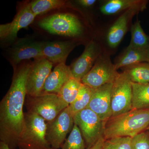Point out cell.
I'll use <instances>...</instances> for the list:
<instances>
[{
	"mask_svg": "<svg viewBox=\"0 0 149 149\" xmlns=\"http://www.w3.org/2000/svg\"><path fill=\"white\" fill-rule=\"evenodd\" d=\"M29 4L24 6L10 23L0 25V37L5 42H11L16 39L20 29L26 28L32 23L36 17Z\"/></svg>",
	"mask_w": 149,
	"mask_h": 149,
	"instance_id": "obj_12",
	"label": "cell"
},
{
	"mask_svg": "<svg viewBox=\"0 0 149 149\" xmlns=\"http://www.w3.org/2000/svg\"><path fill=\"white\" fill-rule=\"evenodd\" d=\"M148 1L141 0H110L100 8L101 12L106 15H111L130 9H139L142 11L146 9Z\"/></svg>",
	"mask_w": 149,
	"mask_h": 149,
	"instance_id": "obj_18",
	"label": "cell"
},
{
	"mask_svg": "<svg viewBox=\"0 0 149 149\" xmlns=\"http://www.w3.org/2000/svg\"><path fill=\"white\" fill-rule=\"evenodd\" d=\"M133 109H149V84H140L132 82Z\"/></svg>",
	"mask_w": 149,
	"mask_h": 149,
	"instance_id": "obj_20",
	"label": "cell"
},
{
	"mask_svg": "<svg viewBox=\"0 0 149 149\" xmlns=\"http://www.w3.org/2000/svg\"><path fill=\"white\" fill-rule=\"evenodd\" d=\"M142 11L139 9H130L119 17L109 30L107 41L111 48H114L118 45L128 29V22L133 15Z\"/></svg>",
	"mask_w": 149,
	"mask_h": 149,
	"instance_id": "obj_16",
	"label": "cell"
},
{
	"mask_svg": "<svg viewBox=\"0 0 149 149\" xmlns=\"http://www.w3.org/2000/svg\"><path fill=\"white\" fill-rule=\"evenodd\" d=\"M31 65L25 64L14 72L7 93L0 102V142L16 149L24 122L23 106L27 96V77Z\"/></svg>",
	"mask_w": 149,
	"mask_h": 149,
	"instance_id": "obj_1",
	"label": "cell"
},
{
	"mask_svg": "<svg viewBox=\"0 0 149 149\" xmlns=\"http://www.w3.org/2000/svg\"><path fill=\"white\" fill-rule=\"evenodd\" d=\"M53 63L45 58L36 60L31 65L27 82V96L42 94L47 78L52 71Z\"/></svg>",
	"mask_w": 149,
	"mask_h": 149,
	"instance_id": "obj_10",
	"label": "cell"
},
{
	"mask_svg": "<svg viewBox=\"0 0 149 149\" xmlns=\"http://www.w3.org/2000/svg\"><path fill=\"white\" fill-rule=\"evenodd\" d=\"M131 82L140 84H149V63H142L125 68Z\"/></svg>",
	"mask_w": 149,
	"mask_h": 149,
	"instance_id": "obj_21",
	"label": "cell"
},
{
	"mask_svg": "<svg viewBox=\"0 0 149 149\" xmlns=\"http://www.w3.org/2000/svg\"><path fill=\"white\" fill-rule=\"evenodd\" d=\"M72 77L70 67L65 63L58 64L47 78L42 93L58 95L65 84Z\"/></svg>",
	"mask_w": 149,
	"mask_h": 149,
	"instance_id": "obj_15",
	"label": "cell"
},
{
	"mask_svg": "<svg viewBox=\"0 0 149 149\" xmlns=\"http://www.w3.org/2000/svg\"><path fill=\"white\" fill-rule=\"evenodd\" d=\"M102 149H132V138L117 137L105 139Z\"/></svg>",
	"mask_w": 149,
	"mask_h": 149,
	"instance_id": "obj_27",
	"label": "cell"
},
{
	"mask_svg": "<svg viewBox=\"0 0 149 149\" xmlns=\"http://www.w3.org/2000/svg\"><path fill=\"white\" fill-rule=\"evenodd\" d=\"M62 149H86L85 141L79 128L74 124L68 138L61 146Z\"/></svg>",
	"mask_w": 149,
	"mask_h": 149,
	"instance_id": "obj_26",
	"label": "cell"
},
{
	"mask_svg": "<svg viewBox=\"0 0 149 149\" xmlns=\"http://www.w3.org/2000/svg\"><path fill=\"white\" fill-rule=\"evenodd\" d=\"M104 141L105 139L104 137H102L101 139H99L98 141H97L93 146L89 148L86 149H102L103 146Z\"/></svg>",
	"mask_w": 149,
	"mask_h": 149,
	"instance_id": "obj_30",
	"label": "cell"
},
{
	"mask_svg": "<svg viewBox=\"0 0 149 149\" xmlns=\"http://www.w3.org/2000/svg\"><path fill=\"white\" fill-rule=\"evenodd\" d=\"M100 55L98 45L93 41L90 42L83 54L70 66L72 77L81 81L90 72Z\"/></svg>",
	"mask_w": 149,
	"mask_h": 149,
	"instance_id": "obj_13",
	"label": "cell"
},
{
	"mask_svg": "<svg viewBox=\"0 0 149 149\" xmlns=\"http://www.w3.org/2000/svg\"><path fill=\"white\" fill-rule=\"evenodd\" d=\"M113 83L92 89V96L88 107L106 122L112 116L111 96Z\"/></svg>",
	"mask_w": 149,
	"mask_h": 149,
	"instance_id": "obj_11",
	"label": "cell"
},
{
	"mask_svg": "<svg viewBox=\"0 0 149 149\" xmlns=\"http://www.w3.org/2000/svg\"><path fill=\"white\" fill-rule=\"evenodd\" d=\"M26 96L24 105L27 112L38 115L47 123L53 120L68 107L57 94L42 93L33 97Z\"/></svg>",
	"mask_w": 149,
	"mask_h": 149,
	"instance_id": "obj_4",
	"label": "cell"
},
{
	"mask_svg": "<svg viewBox=\"0 0 149 149\" xmlns=\"http://www.w3.org/2000/svg\"><path fill=\"white\" fill-rule=\"evenodd\" d=\"M96 1V0H79L77 1V2L83 6L88 7L93 6Z\"/></svg>",
	"mask_w": 149,
	"mask_h": 149,
	"instance_id": "obj_29",
	"label": "cell"
},
{
	"mask_svg": "<svg viewBox=\"0 0 149 149\" xmlns=\"http://www.w3.org/2000/svg\"><path fill=\"white\" fill-rule=\"evenodd\" d=\"M44 43L27 39L17 41L12 49V61L15 64H17L24 60L34 58L36 60L45 58L43 54Z\"/></svg>",
	"mask_w": 149,
	"mask_h": 149,
	"instance_id": "obj_14",
	"label": "cell"
},
{
	"mask_svg": "<svg viewBox=\"0 0 149 149\" xmlns=\"http://www.w3.org/2000/svg\"><path fill=\"white\" fill-rule=\"evenodd\" d=\"M146 52L147 57H148V60L149 63V43L146 49Z\"/></svg>",
	"mask_w": 149,
	"mask_h": 149,
	"instance_id": "obj_32",
	"label": "cell"
},
{
	"mask_svg": "<svg viewBox=\"0 0 149 149\" xmlns=\"http://www.w3.org/2000/svg\"><path fill=\"white\" fill-rule=\"evenodd\" d=\"M47 123L33 113H24L23 128L17 141L19 149H50L47 139Z\"/></svg>",
	"mask_w": 149,
	"mask_h": 149,
	"instance_id": "obj_3",
	"label": "cell"
},
{
	"mask_svg": "<svg viewBox=\"0 0 149 149\" xmlns=\"http://www.w3.org/2000/svg\"><path fill=\"white\" fill-rule=\"evenodd\" d=\"M149 126V109H133L108 120L104 137L105 140L117 137L133 138L146 131Z\"/></svg>",
	"mask_w": 149,
	"mask_h": 149,
	"instance_id": "obj_2",
	"label": "cell"
},
{
	"mask_svg": "<svg viewBox=\"0 0 149 149\" xmlns=\"http://www.w3.org/2000/svg\"><path fill=\"white\" fill-rule=\"evenodd\" d=\"M38 24L42 29L54 35L76 37L82 35L83 32L80 20L70 13L52 15L40 20Z\"/></svg>",
	"mask_w": 149,
	"mask_h": 149,
	"instance_id": "obj_5",
	"label": "cell"
},
{
	"mask_svg": "<svg viewBox=\"0 0 149 149\" xmlns=\"http://www.w3.org/2000/svg\"><path fill=\"white\" fill-rule=\"evenodd\" d=\"M108 56L100 55L90 72L81 82L91 89H95L105 84L113 83L119 73Z\"/></svg>",
	"mask_w": 149,
	"mask_h": 149,
	"instance_id": "obj_8",
	"label": "cell"
},
{
	"mask_svg": "<svg viewBox=\"0 0 149 149\" xmlns=\"http://www.w3.org/2000/svg\"><path fill=\"white\" fill-rule=\"evenodd\" d=\"M50 149H53V148H51Z\"/></svg>",
	"mask_w": 149,
	"mask_h": 149,
	"instance_id": "obj_34",
	"label": "cell"
},
{
	"mask_svg": "<svg viewBox=\"0 0 149 149\" xmlns=\"http://www.w3.org/2000/svg\"><path fill=\"white\" fill-rule=\"evenodd\" d=\"M74 122L80 129L86 149L91 148L104 137L107 122L88 108L74 115Z\"/></svg>",
	"mask_w": 149,
	"mask_h": 149,
	"instance_id": "obj_6",
	"label": "cell"
},
{
	"mask_svg": "<svg viewBox=\"0 0 149 149\" xmlns=\"http://www.w3.org/2000/svg\"><path fill=\"white\" fill-rule=\"evenodd\" d=\"M132 149H149V133L147 131L132 138Z\"/></svg>",
	"mask_w": 149,
	"mask_h": 149,
	"instance_id": "obj_28",
	"label": "cell"
},
{
	"mask_svg": "<svg viewBox=\"0 0 149 149\" xmlns=\"http://www.w3.org/2000/svg\"><path fill=\"white\" fill-rule=\"evenodd\" d=\"M146 131H147V132H148L149 133V126H148V128H147L146 130Z\"/></svg>",
	"mask_w": 149,
	"mask_h": 149,
	"instance_id": "obj_33",
	"label": "cell"
},
{
	"mask_svg": "<svg viewBox=\"0 0 149 149\" xmlns=\"http://www.w3.org/2000/svg\"><path fill=\"white\" fill-rule=\"evenodd\" d=\"M47 139L54 149H59L65 141L67 135L74 125V115L69 107L65 109L51 122L47 123Z\"/></svg>",
	"mask_w": 149,
	"mask_h": 149,
	"instance_id": "obj_9",
	"label": "cell"
},
{
	"mask_svg": "<svg viewBox=\"0 0 149 149\" xmlns=\"http://www.w3.org/2000/svg\"><path fill=\"white\" fill-rule=\"evenodd\" d=\"M76 44L71 41L45 42L43 48L45 58L52 63H65Z\"/></svg>",
	"mask_w": 149,
	"mask_h": 149,
	"instance_id": "obj_17",
	"label": "cell"
},
{
	"mask_svg": "<svg viewBox=\"0 0 149 149\" xmlns=\"http://www.w3.org/2000/svg\"><path fill=\"white\" fill-rule=\"evenodd\" d=\"M132 82L123 71L113 83L111 96L112 116L115 117L133 109Z\"/></svg>",
	"mask_w": 149,
	"mask_h": 149,
	"instance_id": "obj_7",
	"label": "cell"
},
{
	"mask_svg": "<svg viewBox=\"0 0 149 149\" xmlns=\"http://www.w3.org/2000/svg\"><path fill=\"white\" fill-rule=\"evenodd\" d=\"M131 35L130 47L141 49H146L149 43V37L144 32L139 20L132 25Z\"/></svg>",
	"mask_w": 149,
	"mask_h": 149,
	"instance_id": "obj_24",
	"label": "cell"
},
{
	"mask_svg": "<svg viewBox=\"0 0 149 149\" xmlns=\"http://www.w3.org/2000/svg\"><path fill=\"white\" fill-rule=\"evenodd\" d=\"M146 62L149 63L146 49H136L128 46L115 65L118 70Z\"/></svg>",
	"mask_w": 149,
	"mask_h": 149,
	"instance_id": "obj_19",
	"label": "cell"
},
{
	"mask_svg": "<svg viewBox=\"0 0 149 149\" xmlns=\"http://www.w3.org/2000/svg\"><path fill=\"white\" fill-rule=\"evenodd\" d=\"M92 89L87 85L82 84L76 99L69 106L73 115L88 108L92 96Z\"/></svg>",
	"mask_w": 149,
	"mask_h": 149,
	"instance_id": "obj_22",
	"label": "cell"
},
{
	"mask_svg": "<svg viewBox=\"0 0 149 149\" xmlns=\"http://www.w3.org/2000/svg\"><path fill=\"white\" fill-rule=\"evenodd\" d=\"M0 149H10L9 148L8 146L4 143H3L2 142H0Z\"/></svg>",
	"mask_w": 149,
	"mask_h": 149,
	"instance_id": "obj_31",
	"label": "cell"
},
{
	"mask_svg": "<svg viewBox=\"0 0 149 149\" xmlns=\"http://www.w3.org/2000/svg\"><path fill=\"white\" fill-rule=\"evenodd\" d=\"M83 83L80 80L72 77L63 86L58 95L68 106L72 103L76 99Z\"/></svg>",
	"mask_w": 149,
	"mask_h": 149,
	"instance_id": "obj_23",
	"label": "cell"
},
{
	"mask_svg": "<svg viewBox=\"0 0 149 149\" xmlns=\"http://www.w3.org/2000/svg\"><path fill=\"white\" fill-rule=\"evenodd\" d=\"M65 2L61 0H36L29 3L30 9L36 16L49 11L63 7Z\"/></svg>",
	"mask_w": 149,
	"mask_h": 149,
	"instance_id": "obj_25",
	"label": "cell"
}]
</instances>
